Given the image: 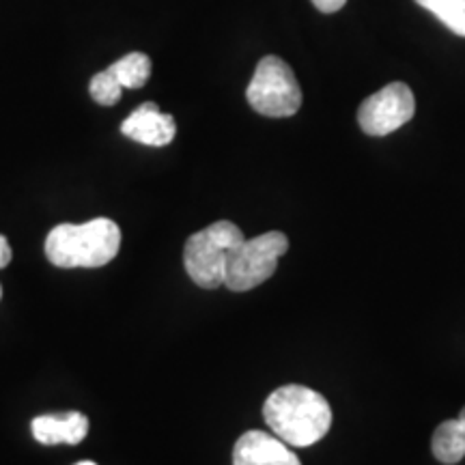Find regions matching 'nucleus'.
Segmentation results:
<instances>
[{
	"label": "nucleus",
	"instance_id": "f257e3e1",
	"mask_svg": "<svg viewBox=\"0 0 465 465\" xmlns=\"http://www.w3.org/2000/svg\"><path fill=\"white\" fill-rule=\"evenodd\" d=\"M263 418L272 433L284 444L306 449L328 435L332 427V407L317 391L289 383L267 397Z\"/></svg>",
	"mask_w": 465,
	"mask_h": 465
},
{
	"label": "nucleus",
	"instance_id": "f03ea898",
	"mask_svg": "<svg viewBox=\"0 0 465 465\" xmlns=\"http://www.w3.org/2000/svg\"><path fill=\"white\" fill-rule=\"evenodd\" d=\"M121 250V229L110 218H93L84 224H56L45 237V257L52 265L104 267Z\"/></svg>",
	"mask_w": 465,
	"mask_h": 465
},
{
	"label": "nucleus",
	"instance_id": "7ed1b4c3",
	"mask_svg": "<svg viewBox=\"0 0 465 465\" xmlns=\"http://www.w3.org/2000/svg\"><path fill=\"white\" fill-rule=\"evenodd\" d=\"M246 240L242 229L229 220H220L188 237L183 248V265L188 276L203 289L224 284L231 252Z\"/></svg>",
	"mask_w": 465,
	"mask_h": 465
},
{
	"label": "nucleus",
	"instance_id": "20e7f679",
	"mask_svg": "<svg viewBox=\"0 0 465 465\" xmlns=\"http://www.w3.org/2000/svg\"><path fill=\"white\" fill-rule=\"evenodd\" d=\"M246 100L254 113L282 119V116H293L300 110L302 89L293 69L282 58L265 56L254 69Z\"/></svg>",
	"mask_w": 465,
	"mask_h": 465
},
{
	"label": "nucleus",
	"instance_id": "39448f33",
	"mask_svg": "<svg viewBox=\"0 0 465 465\" xmlns=\"http://www.w3.org/2000/svg\"><path fill=\"white\" fill-rule=\"evenodd\" d=\"M287 250L289 237L281 231H270L254 240H243L232 250L226 263L224 287L242 293L270 281L278 270V259Z\"/></svg>",
	"mask_w": 465,
	"mask_h": 465
},
{
	"label": "nucleus",
	"instance_id": "423d86ee",
	"mask_svg": "<svg viewBox=\"0 0 465 465\" xmlns=\"http://www.w3.org/2000/svg\"><path fill=\"white\" fill-rule=\"evenodd\" d=\"M414 93L405 83H392L360 104L358 124L369 136H388L414 119Z\"/></svg>",
	"mask_w": 465,
	"mask_h": 465
},
{
	"label": "nucleus",
	"instance_id": "0eeeda50",
	"mask_svg": "<svg viewBox=\"0 0 465 465\" xmlns=\"http://www.w3.org/2000/svg\"><path fill=\"white\" fill-rule=\"evenodd\" d=\"M232 465H302L298 455L274 433L246 431L232 449Z\"/></svg>",
	"mask_w": 465,
	"mask_h": 465
},
{
	"label": "nucleus",
	"instance_id": "6e6552de",
	"mask_svg": "<svg viewBox=\"0 0 465 465\" xmlns=\"http://www.w3.org/2000/svg\"><path fill=\"white\" fill-rule=\"evenodd\" d=\"M121 132H124V136L147 144V147H166L173 143L177 125H174L171 114L160 113L158 104L147 102L127 116L121 124Z\"/></svg>",
	"mask_w": 465,
	"mask_h": 465
},
{
	"label": "nucleus",
	"instance_id": "1a4fd4ad",
	"mask_svg": "<svg viewBox=\"0 0 465 465\" xmlns=\"http://www.w3.org/2000/svg\"><path fill=\"white\" fill-rule=\"evenodd\" d=\"M33 438L44 446L56 444H80L89 433V418L80 411H67V414L37 416L31 422Z\"/></svg>",
	"mask_w": 465,
	"mask_h": 465
},
{
	"label": "nucleus",
	"instance_id": "9d476101",
	"mask_svg": "<svg viewBox=\"0 0 465 465\" xmlns=\"http://www.w3.org/2000/svg\"><path fill=\"white\" fill-rule=\"evenodd\" d=\"M433 455L440 463L455 465L465 457V407L459 418L441 422L433 433Z\"/></svg>",
	"mask_w": 465,
	"mask_h": 465
},
{
	"label": "nucleus",
	"instance_id": "9b49d317",
	"mask_svg": "<svg viewBox=\"0 0 465 465\" xmlns=\"http://www.w3.org/2000/svg\"><path fill=\"white\" fill-rule=\"evenodd\" d=\"M108 69L124 89H141V86L147 84L151 75V61L143 52H130L121 61L113 63Z\"/></svg>",
	"mask_w": 465,
	"mask_h": 465
},
{
	"label": "nucleus",
	"instance_id": "f8f14e48",
	"mask_svg": "<svg viewBox=\"0 0 465 465\" xmlns=\"http://www.w3.org/2000/svg\"><path fill=\"white\" fill-rule=\"evenodd\" d=\"M422 9L431 11L446 28L465 37V0H416Z\"/></svg>",
	"mask_w": 465,
	"mask_h": 465
},
{
	"label": "nucleus",
	"instance_id": "ddd939ff",
	"mask_svg": "<svg viewBox=\"0 0 465 465\" xmlns=\"http://www.w3.org/2000/svg\"><path fill=\"white\" fill-rule=\"evenodd\" d=\"M89 91H91V97L97 104H102V106H114V104L121 100L124 86L119 84V80L114 78L110 69H104V72L93 75Z\"/></svg>",
	"mask_w": 465,
	"mask_h": 465
},
{
	"label": "nucleus",
	"instance_id": "4468645a",
	"mask_svg": "<svg viewBox=\"0 0 465 465\" xmlns=\"http://www.w3.org/2000/svg\"><path fill=\"white\" fill-rule=\"evenodd\" d=\"M347 0H312V5L322 11V14H336V11L345 7Z\"/></svg>",
	"mask_w": 465,
	"mask_h": 465
},
{
	"label": "nucleus",
	"instance_id": "2eb2a0df",
	"mask_svg": "<svg viewBox=\"0 0 465 465\" xmlns=\"http://www.w3.org/2000/svg\"><path fill=\"white\" fill-rule=\"evenodd\" d=\"M11 257H14V252H11L9 240L5 235H0V270H5L11 263Z\"/></svg>",
	"mask_w": 465,
	"mask_h": 465
},
{
	"label": "nucleus",
	"instance_id": "dca6fc26",
	"mask_svg": "<svg viewBox=\"0 0 465 465\" xmlns=\"http://www.w3.org/2000/svg\"><path fill=\"white\" fill-rule=\"evenodd\" d=\"M75 465H97V463H93V461H80V463H75Z\"/></svg>",
	"mask_w": 465,
	"mask_h": 465
},
{
	"label": "nucleus",
	"instance_id": "f3484780",
	"mask_svg": "<svg viewBox=\"0 0 465 465\" xmlns=\"http://www.w3.org/2000/svg\"><path fill=\"white\" fill-rule=\"evenodd\" d=\"M0 298H3V287H0Z\"/></svg>",
	"mask_w": 465,
	"mask_h": 465
}]
</instances>
